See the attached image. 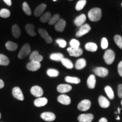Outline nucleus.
<instances>
[{
	"mask_svg": "<svg viewBox=\"0 0 122 122\" xmlns=\"http://www.w3.org/2000/svg\"><path fill=\"white\" fill-rule=\"evenodd\" d=\"M88 18L92 22H97L100 20L102 16V11L100 8L92 9L88 12Z\"/></svg>",
	"mask_w": 122,
	"mask_h": 122,
	"instance_id": "nucleus-1",
	"label": "nucleus"
},
{
	"mask_svg": "<svg viewBox=\"0 0 122 122\" xmlns=\"http://www.w3.org/2000/svg\"><path fill=\"white\" fill-rule=\"evenodd\" d=\"M115 57V55L114 51L111 49H108L105 51L103 56V59L107 65H111L113 63Z\"/></svg>",
	"mask_w": 122,
	"mask_h": 122,
	"instance_id": "nucleus-2",
	"label": "nucleus"
},
{
	"mask_svg": "<svg viewBox=\"0 0 122 122\" xmlns=\"http://www.w3.org/2000/svg\"><path fill=\"white\" fill-rule=\"evenodd\" d=\"M30 53V46L28 43L25 44L21 48L18 54V58L19 59H24L28 56Z\"/></svg>",
	"mask_w": 122,
	"mask_h": 122,
	"instance_id": "nucleus-3",
	"label": "nucleus"
},
{
	"mask_svg": "<svg viewBox=\"0 0 122 122\" xmlns=\"http://www.w3.org/2000/svg\"><path fill=\"white\" fill-rule=\"evenodd\" d=\"M91 30V27L88 24H85L81 25L79 30L76 33V36L77 37H80L88 33Z\"/></svg>",
	"mask_w": 122,
	"mask_h": 122,
	"instance_id": "nucleus-4",
	"label": "nucleus"
},
{
	"mask_svg": "<svg viewBox=\"0 0 122 122\" xmlns=\"http://www.w3.org/2000/svg\"><path fill=\"white\" fill-rule=\"evenodd\" d=\"M93 72L95 75L100 77H104L107 76L109 74V71L107 68L101 67H98L93 69Z\"/></svg>",
	"mask_w": 122,
	"mask_h": 122,
	"instance_id": "nucleus-5",
	"label": "nucleus"
},
{
	"mask_svg": "<svg viewBox=\"0 0 122 122\" xmlns=\"http://www.w3.org/2000/svg\"><path fill=\"white\" fill-rule=\"evenodd\" d=\"M91 106V102L88 100H84L80 102L77 105V108L80 111H85L90 109Z\"/></svg>",
	"mask_w": 122,
	"mask_h": 122,
	"instance_id": "nucleus-6",
	"label": "nucleus"
},
{
	"mask_svg": "<svg viewBox=\"0 0 122 122\" xmlns=\"http://www.w3.org/2000/svg\"><path fill=\"white\" fill-rule=\"evenodd\" d=\"M67 50L68 53H69L70 56H72V57H79V56H81L83 53L82 49H81L80 48H74L70 46L69 48H67Z\"/></svg>",
	"mask_w": 122,
	"mask_h": 122,
	"instance_id": "nucleus-7",
	"label": "nucleus"
},
{
	"mask_svg": "<svg viewBox=\"0 0 122 122\" xmlns=\"http://www.w3.org/2000/svg\"><path fill=\"white\" fill-rule=\"evenodd\" d=\"M30 60L32 62H37L40 63V62L43 60V57L41 55L39 54L38 51L35 50L30 54Z\"/></svg>",
	"mask_w": 122,
	"mask_h": 122,
	"instance_id": "nucleus-8",
	"label": "nucleus"
},
{
	"mask_svg": "<svg viewBox=\"0 0 122 122\" xmlns=\"http://www.w3.org/2000/svg\"><path fill=\"white\" fill-rule=\"evenodd\" d=\"M40 35L43 39L45 40V41L47 44H50L53 42V39L48 34V33L47 32V31L45 30L42 28H40L38 30Z\"/></svg>",
	"mask_w": 122,
	"mask_h": 122,
	"instance_id": "nucleus-9",
	"label": "nucleus"
},
{
	"mask_svg": "<svg viewBox=\"0 0 122 122\" xmlns=\"http://www.w3.org/2000/svg\"><path fill=\"white\" fill-rule=\"evenodd\" d=\"M12 93H13L14 97L16 99H17V100L20 101L24 100V97L23 94L22 90L20 89V88L19 87L16 86V87L14 88L13 91H12Z\"/></svg>",
	"mask_w": 122,
	"mask_h": 122,
	"instance_id": "nucleus-10",
	"label": "nucleus"
},
{
	"mask_svg": "<svg viewBox=\"0 0 122 122\" xmlns=\"http://www.w3.org/2000/svg\"><path fill=\"white\" fill-rule=\"evenodd\" d=\"M94 119V116L92 114H81L78 117L79 122H92Z\"/></svg>",
	"mask_w": 122,
	"mask_h": 122,
	"instance_id": "nucleus-11",
	"label": "nucleus"
},
{
	"mask_svg": "<svg viewBox=\"0 0 122 122\" xmlns=\"http://www.w3.org/2000/svg\"><path fill=\"white\" fill-rule=\"evenodd\" d=\"M30 93L33 96L36 97H41L43 94V90L40 86L35 85L31 88L30 89Z\"/></svg>",
	"mask_w": 122,
	"mask_h": 122,
	"instance_id": "nucleus-12",
	"label": "nucleus"
},
{
	"mask_svg": "<svg viewBox=\"0 0 122 122\" xmlns=\"http://www.w3.org/2000/svg\"><path fill=\"white\" fill-rule=\"evenodd\" d=\"M41 118L46 122H52L56 119V115L51 112H44L41 114Z\"/></svg>",
	"mask_w": 122,
	"mask_h": 122,
	"instance_id": "nucleus-13",
	"label": "nucleus"
},
{
	"mask_svg": "<svg viewBox=\"0 0 122 122\" xmlns=\"http://www.w3.org/2000/svg\"><path fill=\"white\" fill-rule=\"evenodd\" d=\"M41 63L37 62H30L27 65V68L30 71H36L41 67Z\"/></svg>",
	"mask_w": 122,
	"mask_h": 122,
	"instance_id": "nucleus-14",
	"label": "nucleus"
},
{
	"mask_svg": "<svg viewBox=\"0 0 122 122\" xmlns=\"http://www.w3.org/2000/svg\"><path fill=\"white\" fill-rule=\"evenodd\" d=\"M58 101L59 103H62L63 105H68L71 103V98L69 96L65 95V94H61L58 97Z\"/></svg>",
	"mask_w": 122,
	"mask_h": 122,
	"instance_id": "nucleus-15",
	"label": "nucleus"
},
{
	"mask_svg": "<svg viewBox=\"0 0 122 122\" xmlns=\"http://www.w3.org/2000/svg\"><path fill=\"white\" fill-rule=\"evenodd\" d=\"M66 25V22L65 20L63 19H60L58 22L55 24V29L58 32H63L65 30Z\"/></svg>",
	"mask_w": 122,
	"mask_h": 122,
	"instance_id": "nucleus-16",
	"label": "nucleus"
},
{
	"mask_svg": "<svg viewBox=\"0 0 122 122\" xmlns=\"http://www.w3.org/2000/svg\"><path fill=\"white\" fill-rule=\"evenodd\" d=\"M72 90V86L68 84H59L57 86V91L61 93H65L68 92Z\"/></svg>",
	"mask_w": 122,
	"mask_h": 122,
	"instance_id": "nucleus-17",
	"label": "nucleus"
},
{
	"mask_svg": "<svg viewBox=\"0 0 122 122\" xmlns=\"http://www.w3.org/2000/svg\"><path fill=\"white\" fill-rule=\"evenodd\" d=\"M98 102L100 106L102 108H104V109L109 107L110 106V104L109 101L103 96H101L99 97Z\"/></svg>",
	"mask_w": 122,
	"mask_h": 122,
	"instance_id": "nucleus-18",
	"label": "nucleus"
},
{
	"mask_svg": "<svg viewBox=\"0 0 122 122\" xmlns=\"http://www.w3.org/2000/svg\"><path fill=\"white\" fill-rule=\"evenodd\" d=\"M46 7V5L45 4H42L40 5L39 6H38L34 11L35 16H36V17H38V16L41 15L42 13H44V11H45Z\"/></svg>",
	"mask_w": 122,
	"mask_h": 122,
	"instance_id": "nucleus-19",
	"label": "nucleus"
},
{
	"mask_svg": "<svg viewBox=\"0 0 122 122\" xmlns=\"http://www.w3.org/2000/svg\"><path fill=\"white\" fill-rule=\"evenodd\" d=\"M86 18L85 14H81L77 16L74 20V23L77 26H81L86 21Z\"/></svg>",
	"mask_w": 122,
	"mask_h": 122,
	"instance_id": "nucleus-20",
	"label": "nucleus"
},
{
	"mask_svg": "<svg viewBox=\"0 0 122 122\" xmlns=\"http://www.w3.org/2000/svg\"><path fill=\"white\" fill-rule=\"evenodd\" d=\"M48 103V100L45 97H39L34 101V105L36 107H42L45 106Z\"/></svg>",
	"mask_w": 122,
	"mask_h": 122,
	"instance_id": "nucleus-21",
	"label": "nucleus"
},
{
	"mask_svg": "<svg viewBox=\"0 0 122 122\" xmlns=\"http://www.w3.org/2000/svg\"><path fill=\"white\" fill-rule=\"evenodd\" d=\"M96 79L94 75H91L87 80V85L90 89H94L96 86Z\"/></svg>",
	"mask_w": 122,
	"mask_h": 122,
	"instance_id": "nucleus-22",
	"label": "nucleus"
},
{
	"mask_svg": "<svg viewBox=\"0 0 122 122\" xmlns=\"http://www.w3.org/2000/svg\"><path fill=\"white\" fill-rule=\"evenodd\" d=\"M86 60L84 58L79 59L76 61L75 63V68L77 70H81L86 66Z\"/></svg>",
	"mask_w": 122,
	"mask_h": 122,
	"instance_id": "nucleus-23",
	"label": "nucleus"
},
{
	"mask_svg": "<svg viewBox=\"0 0 122 122\" xmlns=\"http://www.w3.org/2000/svg\"><path fill=\"white\" fill-rule=\"evenodd\" d=\"M27 33L30 36H35L36 33L35 31V26L32 24H27L25 27Z\"/></svg>",
	"mask_w": 122,
	"mask_h": 122,
	"instance_id": "nucleus-24",
	"label": "nucleus"
},
{
	"mask_svg": "<svg viewBox=\"0 0 122 122\" xmlns=\"http://www.w3.org/2000/svg\"><path fill=\"white\" fill-rule=\"evenodd\" d=\"M85 49L89 51H91V52H95L97 51L98 47L96 44L94 43V42H88V43L86 44L85 46Z\"/></svg>",
	"mask_w": 122,
	"mask_h": 122,
	"instance_id": "nucleus-25",
	"label": "nucleus"
},
{
	"mask_svg": "<svg viewBox=\"0 0 122 122\" xmlns=\"http://www.w3.org/2000/svg\"><path fill=\"white\" fill-rule=\"evenodd\" d=\"M12 33L13 36L15 38H19L21 35L20 30L18 24H14L12 27Z\"/></svg>",
	"mask_w": 122,
	"mask_h": 122,
	"instance_id": "nucleus-26",
	"label": "nucleus"
},
{
	"mask_svg": "<svg viewBox=\"0 0 122 122\" xmlns=\"http://www.w3.org/2000/svg\"><path fill=\"white\" fill-rule=\"evenodd\" d=\"M64 58V56L63 54L60 53H53L51 54L50 56V58L53 61H61L62 59Z\"/></svg>",
	"mask_w": 122,
	"mask_h": 122,
	"instance_id": "nucleus-27",
	"label": "nucleus"
},
{
	"mask_svg": "<svg viewBox=\"0 0 122 122\" xmlns=\"http://www.w3.org/2000/svg\"><path fill=\"white\" fill-rule=\"evenodd\" d=\"M5 46L7 50L11 51H15V50L17 49L18 47L17 44L12 41H7L6 43Z\"/></svg>",
	"mask_w": 122,
	"mask_h": 122,
	"instance_id": "nucleus-28",
	"label": "nucleus"
},
{
	"mask_svg": "<svg viewBox=\"0 0 122 122\" xmlns=\"http://www.w3.org/2000/svg\"><path fill=\"white\" fill-rule=\"evenodd\" d=\"M61 62L62 65H63L66 68H68V69H72V68L74 67V65H73L72 62H71L70 59H68L67 58H63Z\"/></svg>",
	"mask_w": 122,
	"mask_h": 122,
	"instance_id": "nucleus-29",
	"label": "nucleus"
},
{
	"mask_svg": "<svg viewBox=\"0 0 122 122\" xmlns=\"http://www.w3.org/2000/svg\"><path fill=\"white\" fill-rule=\"evenodd\" d=\"M65 81L67 83L75 84H77L80 83V79L76 77H72V76H66L65 77Z\"/></svg>",
	"mask_w": 122,
	"mask_h": 122,
	"instance_id": "nucleus-30",
	"label": "nucleus"
},
{
	"mask_svg": "<svg viewBox=\"0 0 122 122\" xmlns=\"http://www.w3.org/2000/svg\"><path fill=\"white\" fill-rule=\"evenodd\" d=\"M10 63L9 58L5 55L0 54V65L7 66Z\"/></svg>",
	"mask_w": 122,
	"mask_h": 122,
	"instance_id": "nucleus-31",
	"label": "nucleus"
},
{
	"mask_svg": "<svg viewBox=\"0 0 122 122\" xmlns=\"http://www.w3.org/2000/svg\"><path fill=\"white\" fill-rule=\"evenodd\" d=\"M105 91L106 92L107 96H108V97L111 100H112L114 98V91L110 86H106L105 88Z\"/></svg>",
	"mask_w": 122,
	"mask_h": 122,
	"instance_id": "nucleus-32",
	"label": "nucleus"
},
{
	"mask_svg": "<svg viewBox=\"0 0 122 122\" xmlns=\"http://www.w3.org/2000/svg\"><path fill=\"white\" fill-rule=\"evenodd\" d=\"M51 17V13L50 12H46V13L43 14L40 17V21L42 23H46L49 22L50 18Z\"/></svg>",
	"mask_w": 122,
	"mask_h": 122,
	"instance_id": "nucleus-33",
	"label": "nucleus"
},
{
	"mask_svg": "<svg viewBox=\"0 0 122 122\" xmlns=\"http://www.w3.org/2000/svg\"><path fill=\"white\" fill-rule=\"evenodd\" d=\"M86 4V0H80L76 5L75 9L77 11H80L84 8Z\"/></svg>",
	"mask_w": 122,
	"mask_h": 122,
	"instance_id": "nucleus-34",
	"label": "nucleus"
},
{
	"mask_svg": "<svg viewBox=\"0 0 122 122\" xmlns=\"http://www.w3.org/2000/svg\"><path fill=\"white\" fill-rule=\"evenodd\" d=\"M47 75L50 77H57L59 75V71L56 69L50 68L47 70Z\"/></svg>",
	"mask_w": 122,
	"mask_h": 122,
	"instance_id": "nucleus-35",
	"label": "nucleus"
},
{
	"mask_svg": "<svg viewBox=\"0 0 122 122\" xmlns=\"http://www.w3.org/2000/svg\"><path fill=\"white\" fill-rule=\"evenodd\" d=\"M59 19H60V15L58 14H55L50 18V20L48 22L49 24H50V25H53V24H56Z\"/></svg>",
	"mask_w": 122,
	"mask_h": 122,
	"instance_id": "nucleus-36",
	"label": "nucleus"
},
{
	"mask_svg": "<svg viewBox=\"0 0 122 122\" xmlns=\"http://www.w3.org/2000/svg\"><path fill=\"white\" fill-rule=\"evenodd\" d=\"M10 16V11L8 9H2L0 10V16L3 18H9Z\"/></svg>",
	"mask_w": 122,
	"mask_h": 122,
	"instance_id": "nucleus-37",
	"label": "nucleus"
},
{
	"mask_svg": "<svg viewBox=\"0 0 122 122\" xmlns=\"http://www.w3.org/2000/svg\"><path fill=\"white\" fill-rule=\"evenodd\" d=\"M22 8H23V10L24 13L26 14L27 15H31V14H32L31 10H30V6H29V5L27 2H24L23 4Z\"/></svg>",
	"mask_w": 122,
	"mask_h": 122,
	"instance_id": "nucleus-38",
	"label": "nucleus"
},
{
	"mask_svg": "<svg viewBox=\"0 0 122 122\" xmlns=\"http://www.w3.org/2000/svg\"><path fill=\"white\" fill-rule=\"evenodd\" d=\"M114 41L118 46L119 48L122 49V37L119 35H115L114 36Z\"/></svg>",
	"mask_w": 122,
	"mask_h": 122,
	"instance_id": "nucleus-39",
	"label": "nucleus"
},
{
	"mask_svg": "<svg viewBox=\"0 0 122 122\" xmlns=\"http://www.w3.org/2000/svg\"><path fill=\"white\" fill-rule=\"evenodd\" d=\"M70 45L71 47L74 48H78L80 46V42L76 39H72L70 41Z\"/></svg>",
	"mask_w": 122,
	"mask_h": 122,
	"instance_id": "nucleus-40",
	"label": "nucleus"
},
{
	"mask_svg": "<svg viewBox=\"0 0 122 122\" xmlns=\"http://www.w3.org/2000/svg\"><path fill=\"white\" fill-rule=\"evenodd\" d=\"M56 42H57V43L59 45V46L62 48H65L67 45L66 41L65 40L63 39H59L56 40Z\"/></svg>",
	"mask_w": 122,
	"mask_h": 122,
	"instance_id": "nucleus-41",
	"label": "nucleus"
},
{
	"mask_svg": "<svg viewBox=\"0 0 122 122\" xmlns=\"http://www.w3.org/2000/svg\"><path fill=\"white\" fill-rule=\"evenodd\" d=\"M108 45H109V44H108L107 40L106 39V38L103 37L102 38L101 41V48L103 49H106V48H107Z\"/></svg>",
	"mask_w": 122,
	"mask_h": 122,
	"instance_id": "nucleus-42",
	"label": "nucleus"
},
{
	"mask_svg": "<svg viewBox=\"0 0 122 122\" xmlns=\"http://www.w3.org/2000/svg\"><path fill=\"white\" fill-rule=\"evenodd\" d=\"M118 94L119 98H122V84H120L118 85Z\"/></svg>",
	"mask_w": 122,
	"mask_h": 122,
	"instance_id": "nucleus-43",
	"label": "nucleus"
},
{
	"mask_svg": "<svg viewBox=\"0 0 122 122\" xmlns=\"http://www.w3.org/2000/svg\"><path fill=\"white\" fill-rule=\"evenodd\" d=\"M118 71L119 75L122 77V61H120L118 66Z\"/></svg>",
	"mask_w": 122,
	"mask_h": 122,
	"instance_id": "nucleus-44",
	"label": "nucleus"
},
{
	"mask_svg": "<svg viewBox=\"0 0 122 122\" xmlns=\"http://www.w3.org/2000/svg\"><path fill=\"white\" fill-rule=\"evenodd\" d=\"M3 1H4V2L6 3V4L7 5L9 6H10L11 5V4H12L11 0H3Z\"/></svg>",
	"mask_w": 122,
	"mask_h": 122,
	"instance_id": "nucleus-45",
	"label": "nucleus"
},
{
	"mask_svg": "<svg viewBox=\"0 0 122 122\" xmlns=\"http://www.w3.org/2000/svg\"><path fill=\"white\" fill-rule=\"evenodd\" d=\"M4 85H5V83L4 82V81L1 79H0V89H2L4 87Z\"/></svg>",
	"mask_w": 122,
	"mask_h": 122,
	"instance_id": "nucleus-46",
	"label": "nucleus"
},
{
	"mask_svg": "<svg viewBox=\"0 0 122 122\" xmlns=\"http://www.w3.org/2000/svg\"><path fill=\"white\" fill-rule=\"evenodd\" d=\"M98 122H107V120L106 118H102L100 119Z\"/></svg>",
	"mask_w": 122,
	"mask_h": 122,
	"instance_id": "nucleus-47",
	"label": "nucleus"
},
{
	"mask_svg": "<svg viewBox=\"0 0 122 122\" xmlns=\"http://www.w3.org/2000/svg\"><path fill=\"white\" fill-rule=\"evenodd\" d=\"M118 113H120V109L119 108H118Z\"/></svg>",
	"mask_w": 122,
	"mask_h": 122,
	"instance_id": "nucleus-48",
	"label": "nucleus"
},
{
	"mask_svg": "<svg viewBox=\"0 0 122 122\" xmlns=\"http://www.w3.org/2000/svg\"><path fill=\"white\" fill-rule=\"evenodd\" d=\"M117 119H118V120H119V119H120V118H119V117H118V118H117Z\"/></svg>",
	"mask_w": 122,
	"mask_h": 122,
	"instance_id": "nucleus-49",
	"label": "nucleus"
},
{
	"mask_svg": "<svg viewBox=\"0 0 122 122\" xmlns=\"http://www.w3.org/2000/svg\"><path fill=\"white\" fill-rule=\"evenodd\" d=\"M1 114L0 113V119H1Z\"/></svg>",
	"mask_w": 122,
	"mask_h": 122,
	"instance_id": "nucleus-50",
	"label": "nucleus"
},
{
	"mask_svg": "<svg viewBox=\"0 0 122 122\" xmlns=\"http://www.w3.org/2000/svg\"><path fill=\"white\" fill-rule=\"evenodd\" d=\"M121 105H122V100L121 101Z\"/></svg>",
	"mask_w": 122,
	"mask_h": 122,
	"instance_id": "nucleus-51",
	"label": "nucleus"
},
{
	"mask_svg": "<svg viewBox=\"0 0 122 122\" xmlns=\"http://www.w3.org/2000/svg\"><path fill=\"white\" fill-rule=\"evenodd\" d=\"M57 1V0H53V1Z\"/></svg>",
	"mask_w": 122,
	"mask_h": 122,
	"instance_id": "nucleus-52",
	"label": "nucleus"
},
{
	"mask_svg": "<svg viewBox=\"0 0 122 122\" xmlns=\"http://www.w3.org/2000/svg\"><path fill=\"white\" fill-rule=\"evenodd\" d=\"M70 1H71V0H70Z\"/></svg>",
	"mask_w": 122,
	"mask_h": 122,
	"instance_id": "nucleus-53",
	"label": "nucleus"
},
{
	"mask_svg": "<svg viewBox=\"0 0 122 122\" xmlns=\"http://www.w3.org/2000/svg\"></svg>",
	"mask_w": 122,
	"mask_h": 122,
	"instance_id": "nucleus-54",
	"label": "nucleus"
}]
</instances>
